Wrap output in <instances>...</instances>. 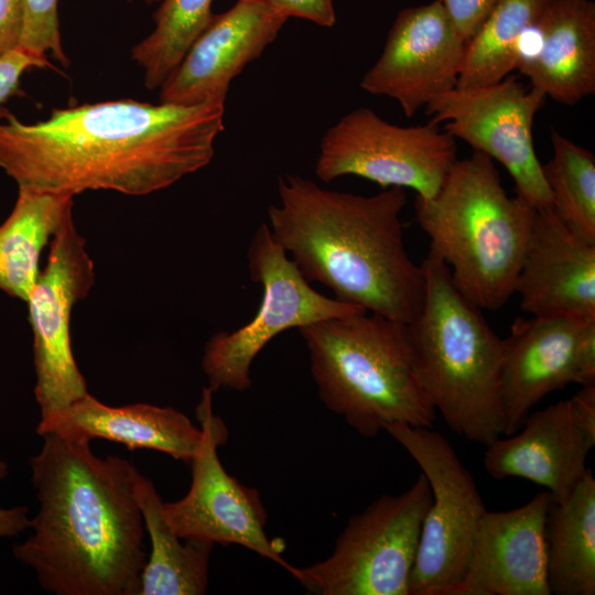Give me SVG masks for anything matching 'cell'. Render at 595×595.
I'll return each instance as SVG.
<instances>
[{
    "mask_svg": "<svg viewBox=\"0 0 595 595\" xmlns=\"http://www.w3.org/2000/svg\"><path fill=\"white\" fill-rule=\"evenodd\" d=\"M213 393L205 387L196 407L203 440L190 462V489L180 500L163 502V516L183 540L237 544L273 561L294 576L296 567L282 558L284 544L270 540L264 531L267 512L259 491L229 475L218 457L217 448L226 443L228 431L214 413Z\"/></svg>",
    "mask_w": 595,
    "mask_h": 595,
    "instance_id": "cell-12",
    "label": "cell"
},
{
    "mask_svg": "<svg viewBox=\"0 0 595 595\" xmlns=\"http://www.w3.org/2000/svg\"><path fill=\"white\" fill-rule=\"evenodd\" d=\"M32 67H52V64L46 56L36 55L21 46L0 55V118L4 113L3 104L20 93L21 78Z\"/></svg>",
    "mask_w": 595,
    "mask_h": 595,
    "instance_id": "cell-29",
    "label": "cell"
},
{
    "mask_svg": "<svg viewBox=\"0 0 595 595\" xmlns=\"http://www.w3.org/2000/svg\"><path fill=\"white\" fill-rule=\"evenodd\" d=\"M286 20L247 0H237L230 9L213 14L161 85L160 102L192 106L226 100L232 79L260 57Z\"/></svg>",
    "mask_w": 595,
    "mask_h": 595,
    "instance_id": "cell-15",
    "label": "cell"
},
{
    "mask_svg": "<svg viewBox=\"0 0 595 595\" xmlns=\"http://www.w3.org/2000/svg\"><path fill=\"white\" fill-rule=\"evenodd\" d=\"M431 497L423 473L403 493L380 496L348 520L328 558L293 577L317 595H409Z\"/></svg>",
    "mask_w": 595,
    "mask_h": 595,
    "instance_id": "cell-7",
    "label": "cell"
},
{
    "mask_svg": "<svg viewBox=\"0 0 595 595\" xmlns=\"http://www.w3.org/2000/svg\"><path fill=\"white\" fill-rule=\"evenodd\" d=\"M553 154L542 165L552 209L576 235L595 244V155L555 129Z\"/></svg>",
    "mask_w": 595,
    "mask_h": 595,
    "instance_id": "cell-26",
    "label": "cell"
},
{
    "mask_svg": "<svg viewBox=\"0 0 595 595\" xmlns=\"http://www.w3.org/2000/svg\"><path fill=\"white\" fill-rule=\"evenodd\" d=\"M133 495L151 542L137 595L205 594L215 544L196 539H185L183 543L163 516V501L153 483L137 467Z\"/></svg>",
    "mask_w": 595,
    "mask_h": 595,
    "instance_id": "cell-22",
    "label": "cell"
},
{
    "mask_svg": "<svg viewBox=\"0 0 595 595\" xmlns=\"http://www.w3.org/2000/svg\"><path fill=\"white\" fill-rule=\"evenodd\" d=\"M390 434L421 467L431 489L409 595H448L462 580L486 512L477 485L451 443L432 428L387 423Z\"/></svg>",
    "mask_w": 595,
    "mask_h": 595,
    "instance_id": "cell-8",
    "label": "cell"
},
{
    "mask_svg": "<svg viewBox=\"0 0 595 595\" xmlns=\"http://www.w3.org/2000/svg\"><path fill=\"white\" fill-rule=\"evenodd\" d=\"M414 213L457 290L480 310L501 309L515 294L536 208L507 194L494 161L476 151L456 160L433 197H415Z\"/></svg>",
    "mask_w": 595,
    "mask_h": 595,
    "instance_id": "cell-4",
    "label": "cell"
},
{
    "mask_svg": "<svg viewBox=\"0 0 595 595\" xmlns=\"http://www.w3.org/2000/svg\"><path fill=\"white\" fill-rule=\"evenodd\" d=\"M73 196L19 190L0 225V290L26 302L41 272L44 247L72 212Z\"/></svg>",
    "mask_w": 595,
    "mask_h": 595,
    "instance_id": "cell-24",
    "label": "cell"
},
{
    "mask_svg": "<svg viewBox=\"0 0 595 595\" xmlns=\"http://www.w3.org/2000/svg\"><path fill=\"white\" fill-rule=\"evenodd\" d=\"M530 86L573 106L595 93V3L549 0L526 33L517 68Z\"/></svg>",
    "mask_w": 595,
    "mask_h": 595,
    "instance_id": "cell-20",
    "label": "cell"
},
{
    "mask_svg": "<svg viewBox=\"0 0 595 595\" xmlns=\"http://www.w3.org/2000/svg\"><path fill=\"white\" fill-rule=\"evenodd\" d=\"M465 45L439 0L405 8L360 88L397 100L403 113L412 117L431 99L456 87Z\"/></svg>",
    "mask_w": 595,
    "mask_h": 595,
    "instance_id": "cell-14",
    "label": "cell"
},
{
    "mask_svg": "<svg viewBox=\"0 0 595 595\" xmlns=\"http://www.w3.org/2000/svg\"><path fill=\"white\" fill-rule=\"evenodd\" d=\"M42 437L29 461L39 509L14 558L55 595H137L148 555L136 466L95 455L87 440Z\"/></svg>",
    "mask_w": 595,
    "mask_h": 595,
    "instance_id": "cell-2",
    "label": "cell"
},
{
    "mask_svg": "<svg viewBox=\"0 0 595 595\" xmlns=\"http://www.w3.org/2000/svg\"><path fill=\"white\" fill-rule=\"evenodd\" d=\"M580 425L595 445V385L584 386L570 398Z\"/></svg>",
    "mask_w": 595,
    "mask_h": 595,
    "instance_id": "cell-34",
    "label": "cell"
},
{
    "mask_svg": "<svg viewBox=\"0 0 595 595\" xmlns=\"http://www.w3.org/2000/svg\"><path fill=\"white\" fill-rule=\"evenodd\" d=\"M261 3L279 14L299 18L323 28H332L336 23L334 0H247Z\"/></svg>",
    "mask_w": 595,
    "mask_h": 595,
    "instance_id": "cell-31",
    "label": "cell"
},
{
    "mask_svg": "<svg viewBox=\"0 0 595 595\" xmlns=\"http://www.w3.org/2000/svg\"><path fill=\"white\" fill-rule=\"evenodd\" d=\"M213 0H159L154 28L131 50L144 86L160 88L213 17Z\"/></svg>",
    "mask_w": 595,
    "mask_h": 595,
    "instance_id": "cell-27",
    "label": "cell"
},
{
    "mask_svg": "<svg viewBox=\"0 0 595 595\" xmlns=\"http://www.w3.org/2000/svg\"><path fill=\"white\" fill-rule=\"evenodd\" d=\"M576 382L595 385V320L582 323L576 348Z\"/></svg>",
    "mask_w": 595,
    "mask_h": 595,
    "instance_id": "cell-32",
    "label": "cell"
},
{
    "mask_svg": "<svg viewBox=\"0 0 595 595\" xmlns=\"http://www.w3.org/2000/svg\"><path fill=\"white\" fill-rule=\"evenodd\" d=\"M520 430L486 446V472L494 479H528L545 487L553 502L566 500L586 474V456L594 447L571 400L529 414Z\"/></svg>",
    "mask_w": 595,
    "mask_h": 595,
    "instance_id": "cell-18",
    "label": "cell"
},
{
    "mask_svg": "<svg viewBox=\"0 0 595 595\" xmlns=\"http://www.w3.org/2000/svg\"><path fill=\"white\" fill-rule=\"evenodd\" d=\"M549 0H497L466 43L456 87L496 84L515 71L521 44Z\"/></svg>",
    "mask_w": 595,
    "mask_h": 595,
    "instance_id": "cell-25",
    "label": "cell"
},
{
    "mask_svg": "<svg viewBox=\"0 0 595 595\" xmlns=\"http://www.w3.org/2000/svg\"><path fill=\"white\" fill-rule=\"evenodd\" d=\"M127 1H136V0H127ZM141 1H143V2H145V3H148V4H152V3H158V2H159V0H141Z\"/></svg>",
    "mask_w": 595,
    "mask_h": 595,
    "instance_id": "cell-36",
    "label": "cell"
},
{
    "mask_svg": "<svg viewBox=\"0 0 595 595\" xmlns=\"http://www.w3.org/2000/svg\"><path fill=\"white\" fill-rule=\"evenodd\" d=\"M456 152L455 139L436 125L401 127L360 107L324 133L315 174L325 183L355 175L431 198L457 160Z\"/></svg>",
    "mask_w": 595,
    "mask_h": 595,
    "instance_id": "cell-10",
    "label": "cell"
},
{
    "mask_svg": "<svg viewBox=\"0 0 595 595\" xmlns=\"http://www.w3.org/2000/svg\"><path fill=\"white\" fill-rule=\"evenodd\" d=\"M550 594H595V478L588 468L571 496L551 499L545 520Z\"/></svg>",
    "mask_w": 595,
    "mask_h": 595,
    "instance_id": "cell-23",
    "label": "cell"
},
{
    "mask_svg": "<svg viewBox=\"0 0 595 595\" xmlns=\"http://www.w3.org/2000/svg\"><path fill=\"white\" fill-rule=\"evenodd\" d=\"M582 323L538 316L513 321L509 335L502 339L504 435L519 431L531 409L545 396L576 382V348Z\"/></svg>",
    "mask_w": 595,
    "mask_h": 595,
    "instance_id": "cell-19",
    "label": "cell"
},
{
    "mask_svg": "<svg viewBox=\"0 0 595 595\" xmlns=\"http://www.w3.org/2000/svg\"><path fill=\"white\" fill-rule=\"evenodd\" d=\"M19 46L40 56L50 53L63 67L69 65L62 45L58 0H24Z\"/></svg>",
    "mask_w": 595,
    "mask_h": 595,
    "instance_id": "cell-28",
    "label": "cell"
},
{
    "mask_svg": "<svg viewBox=\"0 0 595 595\" xmlns=\"http://www.w3.org/2000/svg\"><path fill=\"white\" fill-rule=\"evenodd\" d=\"M95 282L94 262L72 212L54 234L45 268L29 295L40 419L67 408L88 393L71 346V315Z\"/></svg>",
    "mask_w": 595,
    "mask_h": 595,
    "instance_id": "cell-13",
    "label": "cell"
},
{
    "mask_svg": "<svg viewBox=\"0 0 595 595\" xmlns=\"http://www.w3.org/2000/svg\"><path fill=\"white\" fill-rule=\"evenodd\" d=\"M225 100L199 105L107 100L53 109L25 123L4 111L0 167L19 190L147 195L206 166L224 129Z\"/></svg>",
    "mask_w": 595,
    "mask_h": 595,
    "instance_id": "cell-1",
    "label": "cell"
},
{
    "mask_svg": "<svg viewBox=\"0 0 595 595\" xmlns=\"http://www.w3.org/2000/svg\"><path fill=\"white\" fill-rule=\"evenodd\" d=\"M456 33L468 42L480 29L497 0H439Z\"/></svg>",
    "mask_w": 595,
    "mask_h": 595,
    "instance_id": "cell-30",
    "label": "cell"
},
{
    "mask_svg": "<svg viewBox=\"0 0 595 595\" xmlns=\"http://www.w3.org/2000/svg\"><path fill=\"white\" fill-rule=\"evenodd\" d=\"M548 490L483 515L462 580L448 595H551L547 578Z\"/></svg>",
    "mask_w": 595,
    "mask_h": 595,
    "instance_id": "cell-16",
    "label": "cell"
},
{
    "mask_svg": "<svg viewBox=\"0 0 595 595\" xmlns=\"http://www.w3.org/2000/svg\"><path fill=\"white\" fill-rule=\"evenodd\" d=\"M36 433L87 441L105 439L131 451H158L188 464L203 440L202 429L172 407L149 403L110 407L89 392L60 412L40 419Z\"/></svg>",
    "mask_w": 595,
    "mask_h": 595,
    "instance_id": "cell-21",
    "label": "cell"
},
{
    "mask_svg": "<svg viewBox=\"0 0 595 595\" xmlns=\"http://www.w3.org/2000/svg\"><path fill=\"white\" fill-rule=\"evenodd\" d=\"M248 264L251 280L262 285L263 295L250 322L232 332H218L207 342L202 368L214 392L220 388L247 390L253 359L282 332L366 312L315 291L267 224L252 237Z\"/></svg>",
    "mask_w": 595,
    "mask_h": 595,
    "instance_id": "cell-9",
    "label": "cell"
},
{
    "mask_svg": "<svg viewBox=\"0 0 595 595\" xmlns=\"http://www.w3.org/2000/svg\"><path fill=\"white\" fill-rule=\"evenodd\" d=\"M7 474L8 465L0 459V482ZM30 526L31 518H29V509L25 506L0 507V538L15 537L29 529Z\"/></svg>",
    "mask_w": 595,
    "mask_h": 595,
    "instance_id": "cell-35",
    "label": "cell"
},
{
    "mask_svg": "<svg viewBox=\"0 0 595 595\" xmlns=\"http://www.w3.org/2000/svg\"><path fill=\"white\" fill-rule=\"evenodd\" d=\"M547 96L515 76L477 87H455L429 101L430 123L499 162L515 183L516 196L536 209L552 208L533 147L532 127Z\"/></svg>",
    "mask_w": 595,
    "mask_h": 595,
    "instance_id": "cell-11",
    "label": "cell"
},
{
    "mask_svg": "<svg viewBox=\"0 0 595 595\" xmlns=\"http://www.w3.org/2000/svg\"><path fill=\"white\" fill-rule=\"evenodd\" d=\"M24 0H0V55L19 46Z\"/></svg>",
    "mask_w": 595,
    "mask_h": 595,
    "instance_id": "cell-33",
    "label": "cell"
},
{
    "mask_svg": "<svg viewBox=\"0 0 595 595\" xmlns=\"http://www.w3.org/2000/svg\"><path fill=\"white\" fill-rule=\"evenodd\" d=\"M278 192L280 204L268 209L269 228L307 282L372 314L407 324L418 315L425 275L403 240L404 188L364 196L286 174L279 177Z\"/></svg>",
    "mask_w": 595,
    "mask_h": 595,
    "instance_id": "cell-3",
    "label": "cell"
},
{
    "mask_svg": "<svg viewBox=\"0 0 595 595\" xmlns=\"http://www.w3.org/2000/svg\"><path fill=\"white\" fill-rule=\"evenodd\" d=\"M299 332L321 400L358 434L374 437L387 423L433 426L407 323L360 312Z\"/></svg>",
    "mask_w": 595,
    "mask_h": 595,
    "instance_id": "cell-5",
    "label": "cell"
},
{
    "mask_svg": "<svg viewBox=\"0 0 595 595\" xmlns=\"http://www.w3.org/2000/svg\"><path fill=\"white\" fill-rule=\"evenodd\" d=\"M515 293L531 316L595 320V244L536 209Z\"/></svg>",
    "mask_w": 595,
    "mask_h": 595,
    "instance_id": "cell-17",
    "label": "cell"
},
{
    "mask_svg": "<svg viewBox=\"0 0 595 595\" xmlns=\"http://www.w3.org/2000/svg\"><path fill=\"white\" fill-rule=\"evenodd\" d=\"M425 293L408 324L416 374L435 412L465 440L489 445L504 435L502 339L455 286L448 268L428 253Z\"/></svg>",
    "mask_w": 595,
    "mask_h": 595,
    "instance_id": "cell-6",
    "label": "cell"
}]
</instances>
